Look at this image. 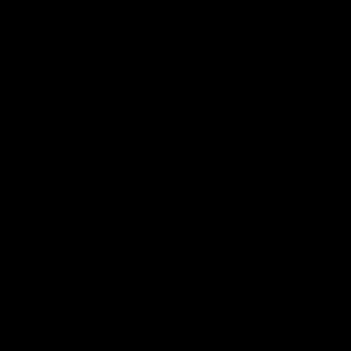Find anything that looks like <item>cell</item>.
Here are the masks:
<instances>
[]
</instances>
